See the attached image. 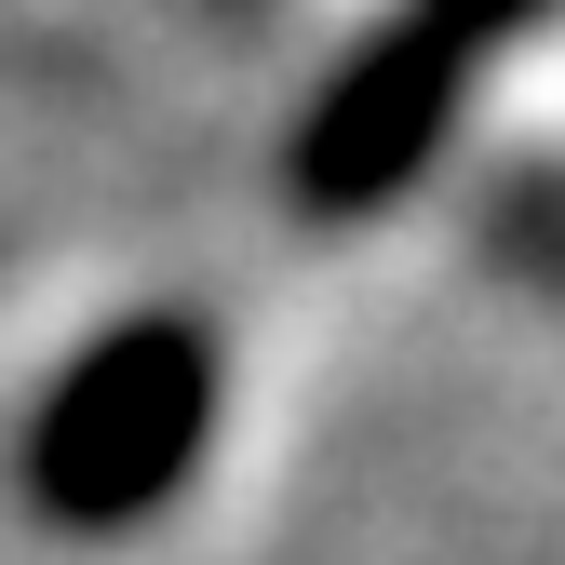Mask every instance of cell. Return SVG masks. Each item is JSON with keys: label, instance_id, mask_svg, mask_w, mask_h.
Masks as SVG:
<instances>
[{"label": "cell", "instance_id": "1", "mask_svg": "<svg viewBox=\"0 0 565 565\" xmlns=\"http://www.w3.org/2000/svg\"><path fill=\"white\" fill-rule=\"evenodd\" d=\"M552 0H391V14L337 54V82L297 108V149H282V202L310 230H364L431 175V149L458 135L471 82L499 67Z\"/></svg>", "mask_w": 565, "mask_h": 565}, {"label": "cell", "instance_id": "2", "mask_svg": "<svg viewBox=\"0 0 565 565\" xmlns=\"http://www.w3.org/2000/svg\"><path fill=\"white\" fill-rule=\"evenodd\" d=\"M216 445V337L189 310H135L67 364L28 417V512L67 539H121L149 525L189 458Z\"/></svg>", "mask_w": 565, "mask_h": 565}, {"label": "cell", "instance_id": "3", "mask_svg": "<svg viewBox=\"0 0 565 565\" xmlns=\"http://www.w3.org/2000/svg\"><path fill=\"white\" fill-rule=\"evenodd\" d=\"M484 256H512L539 297H565V162H512L484 189Z\"/></svg>", "mask_w": 565, "mask_h": 565}]
</instances>
